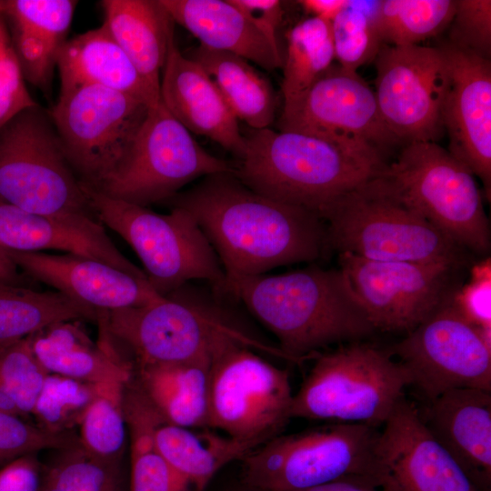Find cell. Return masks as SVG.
Masks as SVG:
<instances>
[{
	"instance_id": "obj_1",
	"label": "cell",
	"mask_w": 491,
	"mask_h": 491,
	"mask_svg": "<svg viewBox=\"0 0 491 491\" xmlns=\"http://www.w3.org/2000/svg\"><path fill=\"white\" fill-rule=\"evenodd\" d=\"M168 201L196 220L225 278L313 262L330 248L318 214L264 196L233 172L206 175Z\"/></svg>"
},
{
	"instance_id": "obj_2",
	"label": "cell",
	"mask_w": 491,
	"mask_h": 491,
	"mask_svg": "<svg viewBox=\"0 0 491 491\" xmlns=\"http://www.w3.org/2000/svg\"><path fill=\"white\" fill-rule=\"evenodd\" d=\"M225 291L245 305L295 363L376 331L339 268L311 266L280 275L225 278Z\"/></svg>"
},
{
	"instance_id": "obj_3",
	"label": "cell",
	"mask_w": 491,
	"mask_h": 491,
	"mask_svg": "<svg viewBox=\"0 0 491 491\" xmlns=\"http://www.w3.org/2000/svg\"><path fill=\"white\" fill-rule=\"evenodd\" d=\"M234 175L251 190L316 214L385 171L381 156L316 135L252 129Z\"/></svg>"
},
{
	"instance_id": "obj_4",
	"label": "cell",
	"mask_w": 491,
	"mask_h": 491,
	"mask_svg": "<svg viewBox=\"0 0 491 491\" xmlns=\"http://www.w3.org/2000/svg\"><path fill=\"white\" fill-rule=\"evenodd\" d=\"M202 288L190 282L146 306L101 312L97 321L134 354L136 365L213 361L236 344L292 362L227 316L222 302L227 294Z\"/></svg>"
},
{
	"instance_id": "obj_5",
	"label": "cell",
	"mask_w": 491,
	"mask_h": 491,
	"mask_svg": "<svg viewBox=\"0 0 491 491\" xmlns=\"http://www.w3.org/2000/svg\"><path fill=\"white\" fill-rule=\"evenodd\" d=\"M379 433L367 425L331 423L276 436L241 460V483L255 491H299L336 481L382 488Z\"/></svg>"
},
{
	"instance_id": "obj_6",
	"label": "cell",
	"mask_w": 491,
	"mask_h": 491,
	"mask_svg": "<svg viewBox=\"0 0 491 491\" xmlns=\"http://www.w3.org/2000/svg\"><path fill=\"white\" fill-rule=\"evenodd\" d=\"M329 247L375 261L465 265L466 250L406 203L382 175L326 206Z\"/></svg>"
},
{
	"instance_id": "obj_7",
	"label": "cell",
	"mask_w": 491,
	"mask_h": 491,
	"mask_svg": "<svg viewBox=\"0 0 491 491\" xmlns=\"http://www.w3.org/2000/svg\"><path fill=\"white\" fill-rule=\"evenodd\" d=\"M298 391L291 417L379 427L410 386L390 351L362 341L318 354Z\"/></svg>"
},
{
	"instance_id": "obj_8",
	"label": "cell",
	"mask_w": 491,
	"mask_h": 491,
	"mask_svg": "<svg viewBox=\"0 0 491 491\" xmlns=\"http://www.w3.org/2000/svg\"><path fill=\"white\" fill-rule=\"evenodd\" d=\"M85 186L97 220L130 245L159 295L194 281L206 282L225 293L221 263L189 212L172 206L168 214H160Z\"/></svg>"
},
{
	"instance_id": "obj_9",
	"label": "cell",
	"mask_w": 491,
	"mask_h": 491,
	"mask_svg": "<svg viewBox=\"0 0 491 491\" xmlns=\"http://www.w3.org/2000/svg\"><path fill=\"white\" fill-rule=\"evenodd\" d=\"M0 201L40 215L96 218L50 113L39 105L0 126Z\"/></svg>"
},
{
	"instance_id": "obj_10",
	"label": "cell",
	"mask_w": 491,
	"mask_h": 491,
	"mask_svg": "<svg viewBox=\"0 0 491 491\" xmlns=\"http://www.w3.org/2000/svg\"><path fill=\"white\" fill-rule=\"evenodd\" d=\"M383 175L397 194L466 251L486 255L490 227L475 175L436 142L403 145Z\"/></svg>"
},
{
	"instance_id": "obj_11",
	"label": "cell",
	"mask_w": 491,
	"mask_h": 491,
	"mask_svg": "<svg viewBox=\"0 0 491 491\" xmlns=\"http://www.w3.org/2000/svg\"><path fill=\"white\" fill-rule=\"evenodd\" d=\"M225 172H234V164L206 152L159 101L122 162L95 190L147 206L168 201L197 178Z\"/></svg>"
},
{
	"instance_id": "obj_12",
	"label": "cell",
	"mask_w": 491,
	"mask_h": 491,
	"mask_svg": "<svg viewBox=\"0 0 491 491\" xmlns=\"http://www.w3.org/2000/svg\"><path fill=\"white\" fill-rule=\"evenodd\" d=\"M293 396L286 369L232 345L212 361L207 428L258 446L292 418Z\"/></svg>"
},
{
	"instance_id": "obj_13",
	"label": "cell",
	"mask_w": 491,
	"mask_h": 491,
	"mask_svg": "<svg viewBox=\"0 0 491 491\" xmlns=\"http://www.w3.org/2000/svg\"><path fill=\"white\" fill-rule=\"evenodd\" d=\"M149 105L98 85L61 92L50 113L65 155L85 185L96 189L127 154Z\"/></svg>"
},
{
	"instance_id": "obj_14",
	"label": "cell",
	"mask_w": 491,
	"mask_h": 491,
	"mask_svg": "<svg viewBox=\"0 0 491 491\" xmlns=\"http://www.w3.org/2000/svg\"><path fill=\"white\" fill-rule=\"evenodd\" d=\"M339 270L374 329L409 333L447 302L465 266L451 262L375 261L338 254Z\"/></svg>"
},
{
	"instance_id": "obj_15",
	"label": "cell",
	"mask_w": 491,
	"mask_h": 491,
	"mask_svg": "<svg viewBox=\"0 0 491 491\" xmlns=\"http://www.w3.org/2000/svg\"><path fill=\"white\" fill-rule=\"evenodd\" d=\"M451 298L391 352L427 402L453 389L491 391V334L467 321Z\"/></svg>"
},
{
	"instance_id": "obj_16",
	"label": "cell",
	"mask_w": 491,
	"mask_h": 491,
	"mask_svg": "<svg viewBox=\"0 0 491 491\" xmlns=\"http://www.w3.org/2000/svg\"><path fill=\"white\" fill-rule=\"evenodd\" d=\"M279 130L316 135L376 154L400 142L386 125L375 92L356 71L331 65L296 98L284 102Z\"/></svg>"
},
{
	"instance_id": "obj_17",
	"label": "cell",
	"mask_w": 491,
	"mask_h": 491,
	"mask_svg": "<svg viewBox=\"0 0 491 491\" xmlns=\"http://www.w3.org/2000/svg\"><path fill=\"white\" fill-rule=\"evenodd\" d=\"M375 95L381 116L404 145L436 142L444 131L449 69L442 47L383 45L375 58Z\"/></svg>"
},
{
	"instance_id": "obj_18",
	"label": "cell",
	"mask_w": 491,
	"mask_h": 491,
	"mask_svg": "<svg viewBox=\"0 0 491 491\" xmlns=\"http://www.w3.org/2000/svg\"><path fill=\"white\" fill-rule=\"evenodd\" d=\"M449 81L441 122L449 138L448 152L465 165L491 193V63L448 43L441 46Z\"/></svg>"
},
{
	"instance_id": "obj_19",
	"label": "cell",
	"mask_w": 491,
	"mask_h": 491,
	"mask_svg": "<svg viewBox=\"0 0 491 491\" xmlns=\"http://www.w3.org/2000/svg\"><path fill=\"white\" fill-rule=\"evenodd\" d=\"M376 451L386 473L384 491H479L406 397L384 424Z\"/></svg>"
},
{
	"instance_id": "obj_20",
	"label": "cell",
	"mask_w": 491,
	"mask_h": 491,
	"mask_svg": "<svg viewBox=\"0 0 491 491\" xmlns=\"http://www.w3.org/2000/svg\"><path fill=\"white\" fill-rule=\"evenodd\" d=\"M8 253L32 280L98 312L146 306L162 298L149 284L99 260L74 254Z\"/></svg>"
},
{
	"instance_id": "obj_21",
	"label": "cell",
	"mask_w": 491,
	"mask_h": 491,
	"mask_svg": "<svg viewBox=\"0 0 491 491\" xmlns=\"http://www.w3.org/2000/svg\"><path fill=\"white\" fill-rule=\"evenodd\" d=\"M160 101L190 133L205 136L238 159L242 157L246 141L238 120L206 71L180 52L174 34L161 73Z\"/></svg>"
},
{
	"instance_id": "obj_22",
	"label": "cell",
	"mask_w": 491,
	"mask_h": 491,
	"mask_svg": "<svg viewBox=\"0 0 491 491\" xmlns=\"http://www.w3.org/2000/svg\"><path fill=\"white\" fill-rule=\"evenodd\" d=\"M0 244L16 252L54 249L86 256L147 280L115 247L104 225L87 215H45L0 201Z\"/></svg>"
},
{
	"instance_id": "obj_23",
	"label": "cell",
	"mask_w": 491,
	"mask_h": 491,
	"mask_svg": "<svg viewBox=\"0 0 491 491\" xmlns=\"http://www.w3.org/2000/svg\"><path fill=\"white\" fill-rule=\"evenodd\" d=\"M421 418L479 491H491V391L458 388L428 402Z\"/></svg>"
},
{
	"instance_id": "obj_24",
	"label": "cell",
	"mask_w": 491,
	"mask_h": 491,
	"mask_svg": "<svg viewBox=\"0 0 491 491\" xmlns=\"http://www.w3.org/2000/svg\"><path fill=\"white\" fill-rule=\"evenodd\" d=\"M77 5L73 0H0L25 79L48 90Z\"/></svg>"
},
{
	"instance_id": "obj_25",
	"label": "cell",
	"mask_w": 491,
	"mask_h": 491,
	"mask_svg": "<svg viewBox=\"0 0 491 491\" xmlns=\"http://www.w3.org/2000/svg\"><path fill=\"white\" fill-rule=\"evenodd\" d=\"M94 343L79 321L59 322L30 336L35 356L48 374L89 384L128 383L132 363L113 349L103 330Z\"/></svg>"
},
{
	"instance_id": "obj_26",
	"label": "cell",
	"mask_w": 491,
	"mask_h": 491,
	"mask_svg": "<svg viewBox=\"0 0 491 491\" xmlns=\"http://www.w3.org/2000/svg\"><path fill=\"white\" fill-rule=\"evenodd\" d=\"M56 68L60 93L98 85L132 95L150 107L160 101L104 24L66 40L58 52Z\"/></svg>"
},
{
	"instance_id": "obj_27",
	"label": "cell",
	"mask_w": 491,
	"mask_h": 491,
	"mask_svg": "<svg viewBox=\"0 0 491 491\" xmlns=\"http://www.w3.org/2000/svg\"><path fill=\"white\" fill-rule=\"evenodd\" d=\"M158 2L201 45L239 55L269 71L282 67L283 59L230 0Z\"/></svg>"
},
{
	"instance_id": "obj_28",
	"label": "cell",
	"mask_w": 491,
	"mask_h": 491,
	"mask_svg": "<svg viewBox=\"0 0 491 491\" xmlns=\"http://www.w3.org/2000/svg\"><path fill=\"white\" fill-rule=\"evenodd\" d=\"M104 25L152 93L160 98V79L173 21L158 0H104Z\"/></svg>"
},
{
	"instance_id": "obj_29",
	"label": "cell",
	"mask_w": 491,
	"mask_h": 491,
	"mask_svg": "<svg viewBox=\"0 0 491 491\" xmlns=\"http://www.w3.org/2000/svg\"><path fill=\"white\" fill-rule=\"evenodd\" d=\"M212 361L136 365L135 386L165 422L207 428Z\"/></svg>"
},
{
	"instance_id": "obj_30",
	"label": "cell",
	"mask_w": 491,
	"mask_h": 491,
	"mask_svg": "<svg viewBox=\"0 0 491 491\" xmlns=\"http://www.w3.org/2000/svg\"><path fill=\"white\" fill-rule=\"evenodd\" d=\"M187 428L164 421L153 428L157 452L192 491H203L226 465L242 460L256 446L210 428Z\"/></svg>"
},
{
	"instance_id": "obj_31",
	"label": "cell",
	"mask_w": 491,
	"mask_h": 491,
	"mask_svg": "<svg viewBox=\"0 0 491 491\" xmlns=\"http://www.w3.org/2000/svg\"><path fill=\"white\" fill-rule=\"evenodd\" d=\"M187 56L206 71L237 120L255 130L271 125L276 109L274 89L249 61L201 45Z\"/></svg>"
},
{
	"instance_id": "obj_32",
	"label": "cell",
	"mask_w": 491,
	"mask_h": 491,
	"mask_svg": "<svg viewBox=\"0 0 491 491\" xmlns=\"http://www.w3.org/2000/svg\"><path fill=\"white\" fill-rule=\"evenodd\" d=\"M100 312L55 290L0 283V350L59 322L97 321Z\"/></svg>"
},
{
	"instance_id": "obj_33",
	"label": "cell",
	"mask_w": 491,
	"mask_h": 491,
	"mask_svg": "<svg viewBox=\"0 0 491 491\" xmlns=\"http://www.w3.org/2000/svg\"><path fill=\"white\" fill-rule=\"evenodd\" d=\"M124 407L130 436L128 491H192L157 452L153 428L159 416L133 385L125 390Z\"/></svg>"
},
{
	"instance_id": "obj_34",
	"label": "cell",
	"mask_w": 491,
	"mask_h": 491,
	"mask_svg": "<svg viewBox=\"0 0 491 491\" xmlns=\"http://www.w3.org/2000/svg\"><path fill=\"white\" fill-rule=\"evenodd\" d=\"M282 93L284 102L305 92L335 60L331 23L308 16L286 35Z\"/></svg>"
},
{
	"instance_id": "obj_35",
	"label": "cell",
	"mask_w": 491,
	"mask_h": 491,
	"mask_svg": "<svg viewBox=\"0 0 491 491\" xmlns=\"http://www.w3.org/2000/svg\"><path fill=\"white\" fill-rule=\"evenodd\" d=\"M128 383L96 384L95 396L78 425L80 445L94 457L123 460L127 436L124 396Z\"/></svg>"
},
{
	"instance_id": "obj_36",
	"label": "cell",
	"mask_w": 491,
	"mask_h": 491,
	"mask_svg": "<svg viewBox=\"0 0 491 491\" xmlns=\"http://www.w3.org/2000/svg\"><path fill=\"white\" fill-rule=\"evenodd\" d=\"M456 0H381L379 28L384 45H419L450 25Z\"/></svg>"
},
{
	"instance_id": "obj_37",
	"label": "cell",
	"mask_w": 491,
	"mask_h": 491,
	"mask_svg": "<svg viewBox=\"0 0 491 491\" xmlns=\"http://www.w3.org/2000/svg\"><path fill=\"white\" fill-rule=\"evenodd\" d=\"M381 0H347L331 22L335 60L356 71L372 62L384 45L379 28Z\"/></svg>"
},
{
	"instance_id": "obj_38",
	"label": "cell",
	"mask_w": 491,
	"mask_h": 491,
	"mask_svg": "<svg viewBox=\"0 0 491 491\" xmlns=\"http://www.w3.org/2000/svg\"><path fill=\"white\" fill-rule=\"evenodd\" d=\"M44 466L39 491H127L122 460L94 457L80 446Z\"/></svg>"
},
{
	"instance_id": "obj_39",
	"label": "cell",
	"mask_w": 491,
	"mask_h": 491,
	"mask_svg": "<svg viewBox=\"0 0 491 491\" xmlns=\"http://www.w3.org/2000/svg\"><path fill=\"white\" fill-rule=\"evenodd\" d=\"M96 393V384L48 374L34 406L37 426L52 433L72 431Z\"/></svg>"
},
{
	"instance_id": "obj_40",
	"label": "cell",
	"mask_w": 491,
	"mask_h": 491,
	"mask_svg": "<svg viewBox=\"0 0 491 491\" xmlns=\"http://www.w3.org/2000/svg\"><path fill=\"white\" fill-rule=\"evenodd\" d=\"M47 375L35 356L30 336L0 350V381L22 417L32 414Z\"/></svg>"
},
{
	"instance_id": "obj_41",
	"label": "cell",
	"mask_w": 491,
	"mask_h": 491,
	"mask_svg": "<svg viewBox=\"0 0 491 491\" xmlns=\"http://www.w3.org/2000/svg\"><path fill=\"white\" fill-rule=\"evenodd\" d=\"M80 446L73 431L52 433L25 418L0 411V467L41 450H63Z\"/></svg>"
},
{
	"instance_id": "obj_42",
	"label": "cell",
	"mask_w": 491,
	"mask_h": 491,
	"mask_svg": "<svg viewBox=\"0 0 491 491\" xmlns=\"http://www.w3.org/2000/svg\"><path fill=\"white\" fill-rule=\"evenodd\" d=\"M449 45L490 59L491 1L456 0Z\"/></svg>"
},
{
	"instance_id": "obj_43",
	"label": "cell",
	"mask_w": 491,
	"mask_h": 491,
	"mask_svg": "<svg viewBox=\"0 0 491 491\" xmlns=\"http://www.w3.org/2000/svg\"><path fill=\"white\" fill-rule=\"evenodd\" d=\"M36 105L25 84L7 25L0 15V126Z\"/></svg>"
},
{
	"instance_id": "obj_44",
	"label": "cell",
	"mask_w": 491,
	"mask_h": 491,
	"mask_svg": "<svg viewBox=\"0 0 491 491\" xmlns=\"http://www.w3.org/2000/svg\"><path fill=\"white\" fill-rule=\"evenodd\" d=\"M451 301L467 321L483 332L491 334V259L489 256L472 266L468 281L456 288Z\"/></svg>"
},
{
	"instance_id": "obj_45",
	"label": "cell",
	"mask_w": 491,
	"mask_h": 491,
	"mask_svg": "<svg viewBox=\"0 0 491 491\" xmlns=\"http://www.w3.org/2000/svg\"><path fill=\"white\" fill-rule=\"evenodd\" d=\"M264 35L276 55L284 60L278 38L283 20V3L278 0H230Z\"/></svg>"
},
{
	"instance_id": "obj_46",
	"label": "cell",
	"mask_w": 491,
	"mask_h": 491,
	"mask_svg": "<svg viewBox=\"0 0 491 491\" xmlns=\"http://www.w3.org/2000/svg\"><path fill=\"white\" fill-rule=\"evenodd\" d=\"M43 470L37 454L21 456L0 467V491H39Z\"/></svg>"
},
{
	"instance_id": "obj_47",
	"label": "cell",
	"mask_w": 491,
	"mask_h": 491,
	"mask_svg": "<svg viewBox=\"0 0 491 491\" xmlns=\"http://www.w3.org/2000/svg\"><path fill=\"white\" fill-rule=\"evenodd\" d=\"M347 0H301L297 4L309 16L316 17L331 23Z\"/></svg>"
},
{
	"instance_id": "obj_48",
	"label": "cell",
	"mask_w": 491,
	"mask_h": 491,
	"mask_svg": "<svg viewBox=\"0 0 491 491\" xmlns=\"http://www.w3.org/2000/svg\"><path fill=\"white\" fill-rule=\"evenodd\" d=\"M22 274L24 273L11 258L8 250L0 244V283L27 287L29 282L26 280L31 278Z\"/></svg>"
},
{
	"instance_id": "obj_49",
	"label": "cell",
	"mask_w": 491,
	"mask_h": 491,
	"mask_svg": "<svg viewBox=\"0 0 491 491\" xmlns=\"http://www.w3.org/2000/svg\"><path fill=\"white\" fill-rule=\"evenodd\" d=\"M246 491H255L247 490ZM299 491H384L382 488L367 483L356 481H336Z\"/></svg>"
}]
</instances>
